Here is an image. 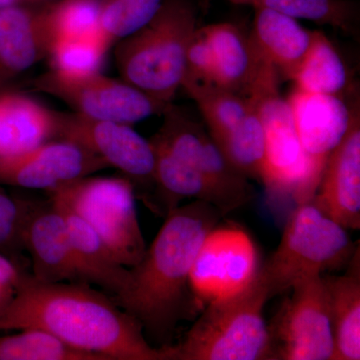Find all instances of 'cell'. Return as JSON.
<instances>
[{
  "mask_svg": "<svg viewBox=\"0 0 360 360\" xmlns=\"http://www.w3.org/2000/svg\"><path fill=\"white\" fill-rule=\"evenodd\" d=\"M20 4V0H0V8Z\"/></svg>",
  "mask_w": 360,
  "mask_h": 360,
  "instance_id": "d6a6232c",
  "label": "cell"
},
{
  "mask_svg": "<svg viewBox=\"0 0 360 360\" xmlns=\"http://www.w3.org/2000/svg\"><path fill=\"white\" fill-rule=\"evenodd\" d=\"M221 217L214 206L198 200L172 210L139 264L130 267L127 290L115 300L162 347L198 302L191 269L203 239Z\"/></svg>",
  "mask_w": 360,
  "mask_h": 360,
  "instance_id": "7a4b0ae2",
  "label": "cell"
},
{
  "mask_svg": "<svg viewBox=\"0 0 360 360\" xmlns=\"http://www.w3.org/2000/svg\"><path fill=\"white\" fill-rule=\"evenodd\" d=\"M310 202L347 231L360 229L359 108H354L347 134L329 155Z\"/></svg>",
  "mask_w": 360,
  "mask_h": 360,
  "instance_id": "5bb4252c",
  "label": "cell"
},
{
  "mask_svg": "<svg viewBox=\"0 0 360 360\" xmlns=\"http://www.w3.org/2000/svg\"><path fill=\"white\" fill-rule=\"evenodd\" d=\"M269 326L272 360H333L335 335L322 276L296 283Z\"/></svg>",
  "mask_w": 360,
  "mask_h": 360,
  "instance_id": "9c48e42d",
  "label": "cell"
},
{
  "mask_svg": "<svg viewBox=\"0 0 360 360\" xmlns=\"http://www.w3.org/2000/svg\"><path fill=\"white\" fill-rule=\"evenodd\" d=\"M278 72L260 60L246 97L255 103L264 131L262 179L267 193L295 205L310 202L321 177L305 155L288 101L279 94Z\"/></svg>",
  "mask_w": 360,
  "mask_h": 360,
  "instance_id": "5b68a950",
  "label": "cell"
},
{
  "mask_svg": "<svg viewBox=\"0 0 360 360\" xmlns=\"http://www.w3.org/2000/svg\"><path fill=\"white\" fill-rule=\"evenodd\" d=\"M162 115V125L150 141L205 175L221 196L226 214L252 200L255 191L250 179L229 165L202 125L172 103Z\"/></svg>",
  "mask_w": 360,
  "mask_h": 360,
  "instance_id": "8fae6325",
  "label": "cell"
},
{
  "mask_svg": "<svg viewBox=\"0 0 360 360\" xmlns=\"http://www.w3.org/2000/svg\"><path fill=\"white\" fill-rule=\"evenodd\" d=\"M54 205L63 212L68 224L80 281L98 285L115 296L113 300L120 298L129 284V267L116 259L103 239L84 220L68 208Z\"/></svg>",
  "mask_w": 360,
  "mask_h": 360,
  "instance_id": "d6986e66",
  "label": "cell"
},
{
  "mask_svg": "<svg viewBox=\"0 0 360 360\" xmlns=\"http://www.w3.org/2000/svg\"><path fill=\"white\" fill-rule=\"evenodd\" d=\"M213 141L236 172L248 179L260 181L264 158V131L252 101L243 120Z\"/></svg>",
  "mask_w": 360,
  "mask_h": 360,
  "instance_id": "cb8c5ba5",
  "label": "cell"
},
{
  "mask_svg": "<svg viewBox=\"0 0 360 360\" xmlns=\"http://www.w3.org/2000/svg\"><path fill=\"white\" fill-rule=\"evenodd\" d=\"M262 267L250 234L236 226L213 227L201 243L191 272L198 302L210 303L236 295L250 285Z\"/></svg>",
  "mask_w": 360,
  "mask_h": 360,
  "instance_id": "7c38bea8",
  "label": "cell"
},
{
  "mask_svg": "<svg viewBox=\"0 0 360 360\" xmlns=\"http://www.w3.org/2000/svg\"><path fill=\"white\" fill-rule=\"evenodd\" d=\"M181 87L200 108L212 139L236 127L251 108L248 97L215 84L184 79Z\"/></svg>",
  "mask_w": 360,
  "mask_h": 360,
  "instance_id": "d4e9b609",
  "label": "cell"
},
{
  "mask_svg": "<svg viewBox=\"0 0 360 360\" xmlns=\"http://www.w3.org/2000/svg\"><path fill=\"white\" fill-rule=\"evenodd\" d=\"M357 250L347 229L311 202L302 203L290 213L278 248L262 264L260 276L271 300L307 277L347 265Z\"/></svg>",
  "mask_w": 360,
  "mask_h": 360,
  "instance_id": "8992f818",
  "label": "cell"
},
{
  "mask_svg": "<svg viewBox=\"0 0 360 360\" xmlns=\"http://www.w3.org/2000/svg\"><path fill=\"white\" fill-rule=\"evenodd\" d=\"M246 6L264 7L295 20L333 26L347 33H355L359 27V4L350 0H248Z\"/></svg>",
  "mask_w": 360,
  "mask_h": 360,
  "instance_id": "484cf974",
  "label": "cell"
},
{
  "mask_svg": "<svg viewBox=\"0 0 360 360\" xmlns=\"http://www.w3.org/2000/svg\"><path fill=\"white\" fill-rule=\"evenodd\" d=\"M227 1L232 2V4H243V6H246L248 0H227Z\"/></svg>",
  "mask_w": 360,
  "mask_h": 360,
  "instance_id": "836d02e7",
  "label": "cell"
},
{
  "mask_svg": "<svg viewBox=\"0 0 360 360\" xmlns=\"http://www.w3.org/2000/svg\"><path fill=\"white\" fill-rule=\"evenodd\" d=\"M33 85L37 91L68 104L78 115L129 125L162 115L169 105L122 78L115 79L101 72L66 77L51 70L37 77Z\"/></svg>",
  "mask_w": 360,
  "mask_h": 360,
  "instance_id": "30bf717a",
  "label": "cell"
},
{
  "mask_svg": "<svg viewBox=\"0 0 360 360\" xmlns=\"http://www.w3.org/2000/svg\"><path fill=\"white\" fill-rule=\"evenodd\" d=\"M198 25L193 0H163L143 27L116 42L120 78L160 103H172L186 75L187 49Z\"/></svg>",
  "mask_w": 360,
  "mask_h": 360,
  "instance_id": "3957f363",
  "label": "cell"
},
{
  "mask_svg": "<svg viewBox=\"0 0 360 360\" xmlns=\"http://www.w3.org/2000/svg\"><path fill=\"white\" fill-rule=\"evenodd\" d=\"M291 82L295 89L340 96L348 84L347 68L335 45L323 32L312 30L311 42Z\"/></svg>",
  "mask_w": 360,
  "mask_h": 360,
  "instance_id": "603a6c76",
  "label": "cell"
},
{
  "mask_svg": "<svg viewBox=\"0 0 360 360\" xmlns=\"http://www.w3.org/2000/svg\"><path fill=\"white\" fill-rule=\"evenodd\" d=\"M47 193L52 202L84 220L120 264L129 269L139 264L148 248L129 179L89 175Z\"/></svg>",
  "mask_w": 360,
  "mask_h": 360,
  "instance_id": "52a82bcc",
  "label": "cell"
},
{
  "mask_svg": "<svg viewBox=\"0 0 360 360\" xmlns=\"http://www.w3.org/2000/svg\"><path fill=\"white\" fill-rule=\"evenodd\" d=\"M349 267L352 269L343 276H322L335 335L333 360L360 359L359 250L350 260Z\"/></svg>",
  "mask_w": 360,
  "mask_h": 360,
  "instance_id": "7402d4cb",
  "label": "cell"
},
{
  "mask_svg": "<svg viewBox=\"0 0 360 360\" xmlns=\"http://www.w3.org/2000/svg\"><path fill=\"white\" fill-rule=\"evenodd\" d=\"M25 274L8 255L0 252V314L11 304Z\"/></svg>",
  "mask_w": 360,
  "mask_h": 360,
  "instance_id": "1f68e13d",
  "label": "cell"
},
{
  "mask_svg": "<svg viewBox=\"0 0 360 360\" xmlns=\"http://www.w3.org/2000/svg\"><path fill=\"white\" fill-rule=\"evenodd\" d=\"M213 58V84L245 96L255 75L258 58L248 37L229 22L202 26Z\"/></svg>",
  "mask_w": 360,
  "mask_h": 360,
  "instance_id": "44dd1931",
  "label": "cell"
},
{
  "mask_svg": "<svg viewBox=\"0 0 360 360\" xmlns=\"http://www.w3.org/2000/svg\"><path fill=\"white\" fill-rule=\"evenodd\" d=\"M28 202L0 191V252L7 255L23 248L21 241Z\"/></svg>",
  "mask_w": 360,
  "mask_h": 360,
  "instance_id": "4dcf8cb0",
  "label": "cell"
},
{
  "mask_svg": "<svg viewBox=\"0 0 360 360\" xmlns=\"http://www.w3.org/2000/svg\"><path fill=\"white\" fill-rule=\"evenodd\" d=\"M110 49L101 34L68 37L54 40L47 58L51 59V70L66 77H84L101 72Z\"/></svg>",
  "mask_w": 360,
  "mask_h": 360,
  "instance_id": "83f0119b",
  "label": "cell"
},
{
  "mask_svg": "<svg viewBox=\"0 0 360 360\" xmlns=\"http://www.w3.org/2000/svg\"><path fill=\"white\" fill-rule=\"evenodd\" d=\"M56 136L82 146L108 167L120 170L134 188L141 187L144 203L158 214L155 156L150 141L125 123L94 120L75 112H56Z\"/></svg>",
  "mask_w": 360,
  "mask_h": 360,
  "instance_id": "ba28073f",
  "label": "cell"
},
{
  "mask_svg": "<svg viewBox=\"0 0 360 360\" xmlns=\"http://www.w3.org/2000/svg\"><path fill=\"white\" fill-rule=\"evenodd\" d=\"M312 30L283 13L257 7L248 39L255 53L276 68L279 77L290 80L311 42Z\"/></svg>",
  "mask_w": 360,
  "mask_h": 360,
  "instance_id": "ac0fdd59",
  "label": "cell"
},
{
  "mask_svg": "<svg viewBox=\"0 0 360 360\" xmlns=\"http://www.w3.org/2000/svg\"><path fill=\"white\" fill-rule=\"evenodd\" d=\"M0 335V360H103L79 352L39 329Z\"/></svg>",
  "mask_w": 360,
  "mask_h": 360,
  "instance_id": "4316f807",
  "label": "cell"
},
{
  "mask_svg": "<svg viewBox=\"0 0 360 360\" xmlns=\"http://www.w3.org/2000/svg\"><path fill=\"white\" fill-rule=\"evenodd\" d=\"M108 167L98 156L60 139L44 142L20 155L0 158V184L49 193Z\"/></svg>",
  "mask_w": 360,
  "mask_h": 360,
  "instance_id": "4fadbf2b",
  "label": "cell"
},
{
  "mask_svg": "<svg viewBox=\"0 0 360 360\" xmlns=\"http://www.w3.org/2000/svg\"><path fill=\"white\" fill-rule=\"evenodd\" d=\"M39 329L103 360H167L141 324L113 300L84 283H44L25 274L0 314V331Z\"/></svg>",
  "mask_w": 360,
  "mask_h": 360,
  "instance_id": "6da1fadb",
  "label": "cell"
},
{
  "mask_svg": "<svg viewBox=\"0 0 360 360\" xmlns=\"http://www.w3.org/2000/svg\"><path fill=\"white\" fill-rule=\"evenodd\" d=\"M56 112L20 94L0 96V158L20 155L56 136Z\"/></svg>",
  "mask_w": 360,
  "mask_h": 360,
  "instance_id": "ffe728a7",
  "label": "cell"
},
{
  "mask_svg": "<svg viewBox=\"0 0 360 360\" xmlns=\"http://www.w3.org/2000/svg\"><path fill=\"white\" fill-rule=\"evenodd\" d=\"M101 0H53L45 4V20L51 44L59 39L101 34Z\"/></svg>",
  "mask_w": 360,
  "mask_h": 360,
  "instance_id": "f1b7e54d",
  "label": "cell"
},
{
  "mask_svg": "<svg viewBox=\"0 0 360 360\" xmlns=\"http://www.w3.org/2000/svg\"><path fill=\"white\" fill-rule=\"evenodd\" d=\"M21 241L32 258L33 278L44 283H82L68 224L51 200L39 205L28 203Z\"/></svg>",
  "mask_w": 360,
  "mask_h": 360,
  "instance_id": "9a60e30c",
  "label": "cell"
},
{
  "mask_svg": "<svg viewBox=\"0 0 360 360\" xmlns=\"http://www.w3.org/2000/svg\"><path fill=\"white\" fill-rule=\"evenodd\" d=\"M51 44L44 6L0 8V78L20 75L47 58Z\"/></svg>",
  "mask_w": 360,
  "mask_h": 360,
  "instance_id": "e0dca14e",
  "label": "cell"
},
{
  "mask_svg": "<svg viewBox=\"0 0 360 360\" xmlns=\"http://www.w3.org/2000/svg\"><path fill=\"white\" fill-rule=\"evenodd\" d=\"M163 0H101L99 28L108 44H115L143 27Z\"/></svg>",
  "mask_w": 360,
  "mask_h": 360,
  "instance_id": "f546056e",
  "label": "cell"
},
{
  "mask_svg": "<svg viewBox=\"0 0 360 360\" xmlns=\"http://www.w3.org/2000/svg\"><path fill=\"white\" fill-rule=\"evenodd\" d=\"M303 150L321 179L330 153L345 136L354 110L338 96L295 89L286 99Z\"/></svg>",
  "mask_w": 360,
  "mask_h": 360,
  "instance_id": "2e32d148",
  "label": "cell"
},
{
  "mask_svg": "<svg viewBox=\"0 0 360 360\" xmlns=\"http://www.w3.org/2000/svg\"><path fill=\"white\" fill-rule=\"evenodd\" d=\"M269 300L258 272L245 290L207 303L184 340L162 347L167 360H272L264 317Z\"/></svg>",
  "mask_w": 360,
  "mask_h": 360,
  "instance_id": "277c9868",
  "label": "cell"
}]
</instances>
